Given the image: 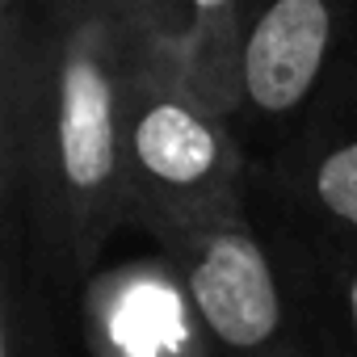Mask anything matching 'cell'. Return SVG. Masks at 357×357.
Wrapping results in <instances>:
<instances>
[{
	"mask_svg": "<svg viewBox=\"0 0 357 357\" xmlns=\"http://www.w3.org/2000/svg\"><path fill=\"white\" fill-rule=\"evenodd\" d=\"M298 198L336 231L357 240V126H324L286 164Z\"/></svg>",
	"mask_w": 357,
	"mask_h": 357,
	"instance_id": "6",
	"label": "cell"
},
{
	"mask_svg": "<svg viewBox=\"0 0 357 357\" xmlns=\"http://www.w3.org/2000/svg\"><path fill=\"white\" fill-rule=\"evenodd\" d=\"M151 244L185 273L211 328L215 357H311L248 206L176 227Z\"/></svg>",
	"mask_w": 357,
	"mask_h": 357,
	"instance_id": "3",
	"label": "cell"
},
{
	"mask_svg": "<svg viewBox=\"0 0 357 357\" xmlns=\"http://www.w3.org/2000/svg\"><path fill=\"white\" fill-rule=\"evenodd\" d=\"M34 17L51 26H105L126 55L155 43H181V0H26Z\"/></svg>",
	"mask_w": 357,
	"mask_h": 357,
	"instance_id": "8",
	"label": "cell"
},
{
	"mask_svg": "<svg viewBox=\"0 0 357 357\" xmlns=\"http://www.w3.org/2000/svg\"><path fill=\"white\" fill-rule=\"evenodd\" d=\"M34 286V282H30ZM22 273V236H5V294H0V357H55L47 315Z\"/></svg>",
	"mask_w": 357,
	"mask_h": 357,
	"instance_id": "9",
	"label": "cell"
},
{
	"mask_svg": "<svg viewBox=\"0 0 357 357\" xmlns=\"http://www.w3.org/2000/svg\"><path fill=\"white\" fill-rule=\"evenodd\" d=\"M118 109L126 227L160 240L248 206V155L236 122L202 93L172 43L122 59Z\"/></svg>",
	"mask_w": 357,
	"mask_h": 357,
	"instance_id": "2",
	"label": "cell"
},
{
	"mask_svg": "<svg viewBox=\"0 0 357 357\" xmlns=\"http://www.w3.org/2000/svg\"><path fill=\"white\" fill-rule=\"evenodd\" d=\"M181 51L190 76L202 84V93L236 122V51L240 30L248 17V0H181Z\"/></svg>",
	"mask_w": 357,
	"mask_h": 357,
	"instance_id": "7",
	"label": "cell"
},
{
	"mask_svg": "<svg viewBox=\"0 0 357 357\" xmlns=\"http://www.w3.org/2000/svg\"><path fill=\"white\" fill-rule=\"evenodd\" d=\"M332 286H336V298H340V315H344V328H349V340L357 349V240L344 244L336 269H332Z\"/></svg>",
	"mask_w": 357,
	"mask_h": 357,
	"instance_id": "10",
	"label": "cell"
},
{
	"mask_svg": "<svg viewBox=\"0 0 357 357\" xmlns=\"http://www.w3.org/2000/svg\"><path fill=\"white\" fill-rule=\"evenodd\" d=\"M84 344L93 357H215L198 298L168 252L84 278Z\"/></svg>",
	"mask_w": 357,
	"mask_h": 357,
	"instance_id": "5",
	"label": "cell"
},
{
	"mask_svg": "<svg viewBox=\"0 0 357 357\" xmlns=\"http://www.w3.org/2000/svg\"><path fill=\"white\" fill-rule=\"evenodd\" d=\"M353 0H248L236 51V118L269 126L303 114L336 68Z\"/></svg>",
	"mask_w": 357,
	"mask_h": 357,
	"instance_id": "4",
	"label": "cell"
},
{
	"mask_svg": "<svg viewBox=\"0 0 357 357\" xmlns=\"http://www.w3.org/2000/svg\"><path fill=\"white\" fill-rule=\"evenodd\" d=\"M122 59L105 26H51L0 9V206L5 236L55 282H84L126 227Z\"/></svg>",
	"mask_w": 357,
	"mask_h": 357,
	"instance_id": "1",
	"label": "cell"
}]
</instances>
